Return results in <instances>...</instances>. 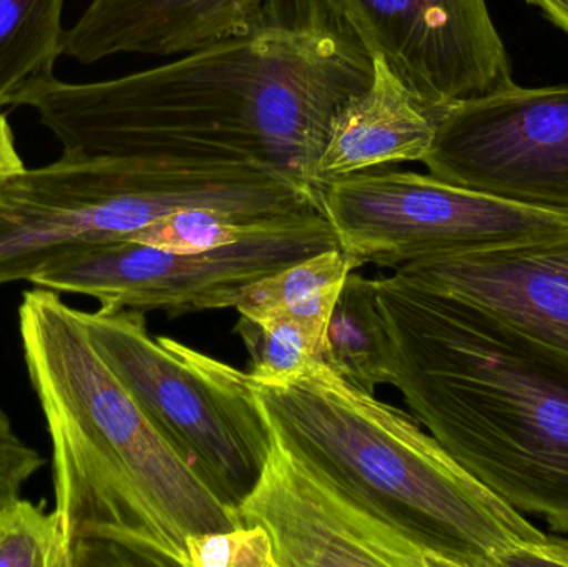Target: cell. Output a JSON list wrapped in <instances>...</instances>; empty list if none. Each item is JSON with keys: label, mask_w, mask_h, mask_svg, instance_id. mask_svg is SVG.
<instances>
[{"label": "cell", "mask_w": 568, "mask_h": 567, "mask_svg": "<svg viewBox=\"0 0 568 567\" xmlns=\"http://www.w3.org/2000/svg\"><path fill=\"white\" fill-rule=\"evenodd\" d=\"M369 55L434 110L514 83L486 0H329Z\"/></svg>", "instance_id": "obj_10"}, {"label": "cell", "mask_w": 568, "mask_h": 567, "mask_svg": "<svg viewBox=\"0 0 568 567\" xmlns=\"http://www.w3.org/2000/svg\"><path fill=\"white\" fill-rule=\"evenodd\" d=\"M343 286L344 283L326 286V288L317 290V292L311 293V295L294 300V302L278 306V308L270 310V312L263 313V315L252 320L265 318V316L273 315L290 316V318L296 320L301 325L306 326L310 332H313L317 338L324 342L327 325H329L331 316H333L334 308H336ZM243 318H245V316H243Z\"/></svg>", "instance_id": "obj_23"}, {"label": "cell", "mask_w": 568, "mask_h": 567, "mask_svg": "<svg viewBox=\"0 0 568 567\" xmlns=\"http://www.w3.org/2000/svg\"><path fill=\"white\" fill-rule=\"evenodd\" d=\"M394 273L457 296L568 353V230L406 263Z\"/></svg>", "instance_id": "obj_12"}, {"label": "cell", "mask_w": 568, "mask_h": 567, "mask_svg": "<svg viewBox=\"0 0 568 567\" xmlns=\"http://www.w3.org/2000/svg\"><path fill=\"white\" fill-rule=\"evenodd\" d=\"M323 362L371 395L389 383L374 279L347 276L327 325Z\"/></svg>", "instance_id": "obj_15"}, {"label": "cell", "mask_w": 568, "mask_h": 567, "mask_svg": "<svg viewBox=\"0 0 568 567\" xmlns=\"http://www.w3.org/2000/svg\"><path fill=\"white\" fill-rule=\"evenodd\" d=\"M540 566L568 567V538L564 536H550L547 538L546 551H544Z\"/></svg>", "instance_id": "obj_25"}, {"label": "cell", "mask_w": 568, "mask_h": 567, "mask_svg": "<svg viewBox=\"0 0 568 567\" xmlns=\"http://www.w3.org/2000/svg\"><path fill=\"white\" fill-rule=\"evenodd\" d=\"M263 223L242 222L219 210L185 209L156 220L130 240L172 252L202 253L242 242Z\"/></svg>", "instance_id": "obj_20"}, {"label": "cell", "mask_w": 568, "mask_h": 567, "mask_svg": "<svg viewBox=\"0 0 568 567\" xmlns=\"http://www.w3.org/2000/svg\"><path fill=\"white\" fill-rule=\"evenodd\" d=\"M530 6L539 7L547 19L568 33V0H526Z\"/></svg>", "instance_id": "obj_26"}, {"label": "cell", "mask_w": 568, "mask_h": 567, "mask_svg": "<svg viewBox=\"0 0 568 567\" xmlns=\"http://www.w3.org/2000/svg\"><path fill=\"white\" fill-rule=\"evenodd\" d=\"M371 80L373 57L329 0H266L173 62L99 82L52 73L9 105L33 110L63 152L256 166L321 196L327 130Z\"/></svg>", "instance_id": "obj_1"}, {"label": "cell", "mask_w": 568, "mask_h": 567, "mask_svg": "<svg viewBox=\"0 0 568 567\" xmlns=\"http://www.w3.org/2000/svg\"><path fill=\"white\" fill-rule=\"evenodd\" d=\"M321 213L356 269L406 263L567 232V213L497 199L407 170L376 169L321 190Z\"/></svg>", "instance_id": "obj_8"}, {"label": "cell", "mask_w": 568, "mask_h": 567, "mask_svg": "<svg viewBox=\"0 0 568 567\" xmlns=\"http://www.w3.org/2000/svg\"><path fill=\"white\" fill-rule=\"evenodd\" d=\"M97 352L173 452L213 495L239 512L258 482L273 435L250 373L170 336H152L145 313L82 312Z\"/></svg>", "instance_id": "obj_6"}, {"label": "cell", "mask_w": 568, "mask_h": 567, "mask_svg": "<svg viewBox=\"0 0 568 567\" xmlns=\"http://www.w3.org/2000/svg\"><path fill=\"white\" fill-rule=\"evenodd\" d=\"M43 463L42 455L17 435L9 416L0 409V508L20 498L23 486Z\"/></svg>", "instance_id": "obj_22"}, {"label": "cell", "mask_w": 568, "mask_h": 567, "mask_svg": "<svg viewBox=\"0 0 568 567\" xmlns=\"http://www.w3.org/2000/svg\"><path fill=\"white\" fill-rule=\"evenodd\" d=\"M266 0H90L65 30L62 57L183 55L245 29Z\"/></svg>", "instance_id": "obj_13"}, {"label": "cell", "mask_w": 568, "mask_h": 567, "mask_svg": "<svg viewBox=\"0 0 568 567\" xmlns=\"http://www.w3.org/2000/svg\"><path fill=\"white\" fill-rule=\"evenodd\" d=\"M19 333L52 442L65 567H189V536L242 526L97 352L80 310L36 286Z\"/></svg>", "instance_id": "obj_2"}, {"label": "cell", "mask_w": 568, "mask_h": 567, "mask_svg": "<svg viewBox=\"0 0 568 567\" xmlns=\"http://www.w3.org/2000/svg\"><path fill=\"white\" fill-rule=\"evenodd\" d=\"M239 515L242 525L268 531L278 567H434L426 553L364 512L275 435Z\"/></svg>", "instance_id": "obj_11"}, {"label": "cell", "mask_w": 568, "mask_h": 567, "mask_svg": "<svg viewBox=\"0 0 568 567\" xmlns=\"http://www.w3.org/2000/svg\"><path fill=\"white\" fill-rule=\"evenodd\" d=\"M354 270L356 263L339 246L326 250L246 286L236 303V312L245 318H256L317 290L344 283Z\"/></svg>", "instance_id": "obj_18"}, {"label": "cell", "mask_w": 568, "mask_h": 567, "mask_svg": "<svg viewBox=\"0 0 568 567\" xmlns=\"http://www.w3.org/2000/svg\"><path fill=\"white\" fill-rule=\"evenodd\" d=\"M16 145L12 126L0 107V183L26 170Z\"/></svg>", "instance_id": "obj_24"}, {"label": "cell", "mask_w": 568, "mask_h": 567, "mask_svg": "<svg viewBox=\"0 0 568 567\" xmlns=\"http://www.w3.org/2000/svg\"><path fill=\"white\" fill-rule=\"evenodd\" d=\"M65 0H0V107L62 57Z\"/></svg>", "instance_id": "obj_16"}, {"label": "cell", "mask_w": 568, "mask_h": 567, "mask_svg": "<svg viewBox=\"0 0 568 567\" xmlns=\"http://www.w3.org/2000/svg\"><path fill=\"white\" fill-rule=\"evenodd\" d=\"M252 385L270 432L434 567L540 566L549 535L467 473L416 416L324 362L286 385Z\"/></svg>", "instance_id": "obj_4"}, {"label": "cell", "mask_w": 568, "mask_h": 567, "mask_svg": "<svg viewBox=\"0 0 568 567\" xmlns=\"http://www.w3.org/2000/svg\"><path fill=\"white\" fill-rule=\"evenodd\" d=\"M296 206V189L256 166L63 152L0 183V286L30 282L72 250L133 239L179 210L255 223Z\"/></svg>", "instance_id": "obj_5"}, {"label": "cell", "mask_w": 568, "mask_h": 567, "mask_svg": "<svg viewBox=\"0 0 568 567\" xmlns=\"http://www.w3.org/2000/svg\"><path fill=\"white\" fill-rule=\"evenodd\" d=\"M374 285L387 385L477 482L568 536V353L396 273Z\"/></svg>", "instance_id": "obj_3"}, {"label": "cell", "mask_w": 568, "mask_h": 567, "mask_svg": "<svg viewBox=\"0 0 568 567\" xmlns=\"http://www.w3.org/2000/svg\"><path fill=\"white\" fill-rule=\"evenodd\" d=\"M0 567H65L55 509L22 498L0 508Z\"/></svg>", "instance_id": "obj_19"}, {"label": "cell", "mask_w": 568, "mask_h": 567, "mask_svg": "<svg viewBox=\"0 0 568 567\" xmlns=\"http://www.w3.org/2000/svg\"><path fill=\"white\" fill-rule=\"evenodd\" d=\"M420 163L453 185L568 215V83H510L446 107Z\"/></svg>", "instance_id": "obj_9"}, {"label": "cell", "mask_w": 568, "mask_h": 567, "mask_svg": "<svg viewBox=\"0 0 568 567\" xmlns=\"http://www.w3.org/2000/svg\"><path fill=\"white\" fill-rule=\"evenodd\" d=\"M443 110L424 105L381 57L369 85L334 115L316 163L320 190L334 180L423 162Z\"/></svg>", "instance_id": "obj_14"}, {"label": "cell", "mask_w": 568, "mask_h": 567, "mask_svg": "<svg viewBox=\"0 0 568 567\" xmlns=\"http://www.w3.org/2000/svg\"><path fill=\"white\" fill-rule=\"evenodd\" d=\"M189 567H278L272 536L262 526H236L186 538Z\"/></svg>", "instance_id": "obj_21"}, {"label": "cell", "mask_w": 568, "mask_h": 567, "mask_svg": "<svg viewBox=\"0 0 568 567\" xmlns=\"http://www.w3.org/2000/svg\"><path fill=\"white\" fill-rule=\"evenodd\" d=\"M236 332L252 353L250 378L262 385H286L323 362V340L290 316H240Z\"/></svg>", "instance_id": "obj_17"}, {"label": "cell", "mask_w": 568, "mask_h": 567, "mask_svg": "<svg viewBox=\"0 0 568 567\" xmlns=\"http://www.w3.org/2000/svg\"><path fill=\"white\" fill-rule=\"evenodd\" d=\"M320 210L263 223L242 242L202 253H179L120 240L55 256L30 283L99 300L106 312H165L172 316L235 308L256 280L337 249Z\"/></svg>", "instance_id": "obj_7"}]
</instances>
